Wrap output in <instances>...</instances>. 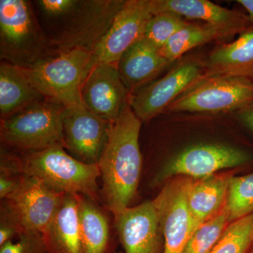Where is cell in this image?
<instances>
[{
  "mask_svg": "<svg viewBox=\"0 0 253 253\" xmlns=\"http://www.w3.org/2000/svg\"><path fill=\"white\" fill-rule=\"evenodd\" d=\"M38 21L60 53L91 51L111 27L126 0H35Z\"/></svg>",
  "mask_w": 253,
  "mask_h": 253,
  "instance_id": "6da1fadb",
  "label": "cell"
},
{
  "mask_svg": "<svg viewBox=\"0 0 253 253\" xmlns=\"http://www.w3.org/2000/svg\"><path fill=\"white\" fill-rule=\"evenodd\" d=\"M142 122L127 104L111 123L109 139L98 165L106 207L113 214L129 207L142 168L139 133Z\"/></svg>",
  "mask_w": 253,
  "mask_h": 253,
  "instance_id": "7a4b0ae2",
  "label": "cell"
},
{
  "mask_svg": "<svg viewBox=\"0 0 253 253\" xmlns=\"http://www.w3.org/2000/svg\"><path fill=\"white\" fill-rule=\"evenodd\" d=\"M60 54L41 27L32 1H0L1 62L33 70Z\"/></svg>",
  "mask_w": 253,
  "mask_h": 253,
  "instance_id": "3957f363",
  "label": "cell"
},
{
  "mask_svg": "<svg viewBox=\"0 0 253 253\" xmlns=\"http://www.w3.org/2000/svg\"><path fill=\"white\" fill-rule=\"evenodd\" d=\"M21 158L25 174L37 176L56 192L82 195L95 202L98 199L99 165L78 161L63 144L23 152Z\"/></svg>",
  "mask_w": 253,
  "mask_h": 253,
  "instance_id": "277c9868",
  "label": "cell"
},
{
  "mask_svg": "<svg viewBox=\"0 0 253 253\" xmlns=\"http://www.w3.org/2000/svg\"><path fill=\"white\" fill-rule=\"evenodd\" d=\"M65 109L62 104L45 99L1 120V144L22 152L41 151L54 145H63Z\"/></svg>",
  "mask_w": 253,
  "mask_h": 253,
  "instance_id": "5b68a950",
  "label": "cell"
},
{
  "mask_svg": "<svg viewBox=\"0 0 253 253\" xmlns=\"http://www.w3.org/2000/svg\"><path fill=\"white\" fill-rule=\"evenodd\" d=\"M253 104V81L224 75L204 76L168 106L171 112L217 113Z\"/></svg>",
  "mask_w": 253,
  "mask_h": 253,
  "instance_id": "8992f818",
  "label": "cell"
},
{
  "mask_svg": "<svg viewBox=\"0 0 253 253\" xmlns=\"http://www.w3.org/2000/svg\"><path fill=\"white\" fill-rule=\"evenodd\" d=\"M91 53L83 49L72 50L61 53L35 69L23 70L46 99L66 108L81 106L83 105L81 86Z\"/></svg>",
  "mask_w": 253,
  "mask_h": 253,
  "instance_id": "52a82bcc",
  "label": "cell"
},
{
  "mask_svg": "<svg viewBox=\"0 0 253 253\" xmlns=\"http://www.w3.org/2000/svg\"><path fill=\"white\" fill-rule=\"evenodd\" d=\"M251 159L248 151L217 144L195 145L176 155L158 172L156 182L177 176L202 179L221 169L243 166Z\"/></svg>",
  "mask_w": 253,
  "mask_h": 253,
  "instance_id": "ba28073f",
  "label": "cell"
},
{
  "mask_svg": "<svg viewBox=\"0 0 253 253\" xmlns=\"http://www.w3.org/2000/svg\"><path fill=\"white\" fill-rule=\"evenodd\" d=\"M152 16L149 0H126L111 27L91 51L85 78L93 68L99 65L116 66L123 53L144 36Z\"/></svg>",
  "mask_w": 253,
  "mask_h": 253,
  "instance_id": "9c48e42d",
  "label": "cell"
},
{
  "mask_svg": "<svg viewBox=\"0 0 253 253\" xmlns=\"http://www.w3.org/2000/svg\"><path fill=\"white\" fill-rule=\"evenodd\" d=\"M204 76V64L187 60L163 77L134 91L129 96V104L141 122H149L167 110L179 95Z\"/></svg>",
  "mask_w": 253,
  "mask_h": 253,
  "instance_id": "30bf717a",
  "label": "cell"
},
{
  "mask_svg": "<svg viewBox=\"0 0 253 253\" xmlns=\"http://www.w3.org/2000/svg\"><path fill=\"white\" fill-rule=\"evenodd\" d=\"M191 179L184 176L169 179L154 200L164 239L163 253H182L196 231L187 200Z\"/></svg>",
  "mask_w": 253,
  "mask_h": 253,
  "instance_id": "8fae6325",
  "label": "cell"
},
{
  "mask_svg": "<svg viewBox=\"0 0 253 253\" xmlns=\"http://www.w3.org/2000/svg\"><path fill=\"white\" fill-rule=\"evenodd\" d=\"M111 123L84 105L66 108L63 114L65 149L81 162L98 164L109 139Z\"/></svg>",
  "mask_w": 253,
  "mask_h": 253,
  "instance_id": "7c38bea8",
  "label": "cell"
},
{
  "mask_svg": "<svg viewBox=\"0 0 253 253\" xmlns=\"http://www.w3.org/2000/svg\"><path fill=\"white\" fill-rule=\"evenodd\" d=\"M64 195L51 189L37 176L25 174L16 189L4 200L17 216L23 230L43 234Z\"/></svg>",
  "mask_w": 253,
  "mask_h": 253,
  "instance_id": "4fadbf2b",
  "label": "cell"
},
{
  "mask_svg": "<svg viewBox=\"0 0 253 253\" xmlns=\"http://www.w3.org/2000/svg\"><path fill=\"white\" fill-rule=\"evenodd\" d=\"M114 217L125 253H163L164 239L154 201L126 208Z\"/></svg>",
  "mask_w": 253,
  "mask_h": 253,
  "instance_id": "5bb4252c",
  "label": "cell"
},
{
  "mask_svg": "<svg viewBox=\"0 0 253 253\" xmlns=\"http://www.w3.org/2000/svg\"><path fill=\"white\" fill-rule=\"evenodd\" d=\"M129 96L116 65L96 66L88 73L81 86L83 105L110 123L121 116L129 104Z\"/></svg>",
  "mask_w": 253,
  "mask_h": 253,
  "instance_id": "9a60e30c",
  "label": "cell"
},
{
  "mask_svg": "<svg viewBox=\"0 0 253 253\" xmlns=\"http://www.w3.org/2000/svg\"><path fill=\"white\" fill-rule=\"evenodd\" d=\"M171 63L142 37L123 53L116 66L131 95L154 81Z\"/></svg>",
  "mask_w": 253,
  "mask_h": 253,
  "instance_id": "2e32d148",
  "label": "cell"
},
{
  "mask_svg": "<svg viewBox=\"0 0 253 253\" xmlns=\"http://www.w3.org/2000/svg\"><path fill=\"white\" fill-rule=\"evenodd\" d=\"M204 67V76L224 75L253 81V24L236 41L213 50Z\"/></svg>",
  "mask_w": 253,
  "mask_h": 253,
  "instance_id": "e0dca14e",
  "label": "cell"
},
{
  "mask_svg": "<svg viewBox=\"0 0 253 253\" xmlns=\"http://www.w3.org/2000/svg\"><path fill=\"white\" fill-rule=\"evenodd\" d=\"M149 5L153 15L171 12L183 18L201 20L211 24L245 28L252 25L248 14L221 7L208 0H149Z\"/></svg>",
  "mask_w": 253,
  "mask_h": 253,
  "instance_id": "ac0fdd59",
  "label": "cell"
},
{
  "mask_svg": "<svg viewBox=\"0 0 253 253\" xmlns=\"http://www.w3.org/2000/svg\"><path fill=\"white\" fill-rule=\"evenodd\" d=\"M42 236L48 253H83L78 195L63 196L56 214Z\"/></svg>",
  "mask_w": 253,
  "mask_h": 253,
  "instance_id": "d6986e66",
  "label": "cell"
},
{
  "mask_svg": "<svg viewBox=\"0 0 253 253\" xmlns=\"http://www.w3.org/2000/svg\"><path fill=\"white\" fill-rule=\"evenodd\" d=\"M231 177L227 173L191 179L187 200L196 230L225 206Z\"/></svg>",
  "mask_w": 253,
  "mask_h": 253,
  "instance_id": "ffe728a7",
  "label": "cell"
},
{
  "mask_svg": "<svg viewBox=\"0 0 253 253\" xmlns=\"http://www.w3.org/2000/svg\"><path fill=\"white\" fill-rule=\"evenodd\" d=\"M46 98L22 68L1 62L0 66V117L6 119Z\"/></svg>",
  "mask_w": 253,
  "mask_h": 253,
  "instance_id": "44dd1931",
  "label": "cell"
},
{
  "mask_svg": "<svg viewBox=\"0 0 253 253\" xmlns=\"http://www.w3.org/2000/svg\"><path fill=\"white\" fill-rule=\"evenodd\" d=\"M230 25H217L205 23L195 25L189 23L177 32L164 46L160 53L168 61L173 62L190 50L224 37L241 34L247 29Z\"/></svg>",
  "mask_w": 253,
  "mask_h": 253,
  "instance_id": "7402d4cb",
  "label": "cell"
},
{
  "mask_svg": "<svg viewBox=\"0 0 253 253\" xmlns=\"http://www.w3.org/2000/svg\"><path fill=\"white\" fill-rule=\"evenodd\" d=\"M78 201L83 253H106L110 234L107 218L93 200L78 195Z\"/></svg>",
  "mask_w": 253,
  "mask_h": 253,
  "instance_id": "603a6c76",
  "label": "cell"
},
{
  "mask_svg": "<svg viewBox=\"0 0 253 253\" xmlns=\"http://www.w3.org/2000/svg\"><path fill=\"white\" fill-rule=\"evenodd\" d=\"M229 224V213L225 204L218 214L195 231L182 253H211Z\"/></svg>",
  "mask_w": 253,
  "mask_h": 253,
  "instance_id": "cb8c5ba5",
  "label": "cell"
},
{
  "mask_svg": "<svg viewBox=\"0 0 253 253\" xmlns=\"http://www.w3.org/2000/svg\"><path fill=\"white\" fill-rule=\"evenodd\" d=\"M229 223L253 214V172L231 178L226 202Z\"/></svg>",
  "mask_w": 253,
  "mask_h": 253,
  "instance_id": "d4e9b609",
  "label": "cell"
},
{
  "mask_svg": "<svg viewBox=\"0 0 253 253\" xmlns=\"http://www.w3.org/2000/svg\"><path fill=\"white\" fill-rule=\"evenodd\" d=\"M253 242V214L233 221L210 253H247Z\"/></svg>",
  "mask_w": 253,
  "mask_h": 253,
  "instance_id": "484cf974",
  "label": "cell"
},
{
  "mask_svg": "<svg viewBox=\"0 0 253 253\" xmlns=\"http://www.w3.org/2000/svg\"><path fill=\"white\" fill-rule=\"evenodd\" d=\"M189 23L174 13H158L153 15L149 20L143 37L155 47L161 49L172 37Z\"/></svg>",
  "mask_w": 253,
  "mask_h": 253,
  "instance_id": "4316f807",
  "label": "cell"
},
{
  "mask_svg": "<svg viewBox=\"0 0 253 253\" xmlns=\"http://www.w3.org/2000/svg\"><path fill=\"white\" fill-rule=\"evenodd\" d=\"M25 175L21 156L1 149L0 199L1 201L16 189Z\"/></svg>",
  "mask_w": 253,
  "mask_h": 253,
  "instance_id": "83f0119b",
  "label": "cell"
},
{
  "mask_svg": "<svg viewBox=\"0 0 253 253\" xmlns=\"http://www.w3.org/2000/svg\"><path fill=\"white\" fill-rule=\"evenodd\" d=\"M0 253H48L44 237L38 231H24L16 242L12 240L0 246Z\"/></svg>",
  "mask_w": 253,
  "mask_h": 253,
  "instance_id": "f1b7e54d",
  "label": "cell"
},
{
  "mask_svg": "<svg viewBox=\"0 0 253 253\" xmlns=\"http://www.w3.org/2000/svg\"><path fill=\"white\" fill-rule=\"evenodd\" d=\"M24 231L19 219L7 203L2 200L0 209V246Z\"/></svg>",
  "mask_w": 253,
  "mask_h": 253,
  "instance_id": "f546056e",
  "label": "cell"
},
{
  "mask_svg": "<svg viewBox=\"0 0 253 253\" xmlns=\"http://www.w3.org/2000/svg\"><path fill=\"white\" fill-rule=\"evenodd\" d=\"M238 117L246 127L253 131V104L239 110Z\"/></svg>",
  "mask_w": 253,
  "mask_h": 253,
  "instance_id": "4dcf8cb0",
  "label": "cell"
},
{
  "mask_svg": "<svg viewBox=\"0 0 253 253\" xmlns=\"http://www.w3.org/2000/svg\"><path fill=\"white\" fill-rule=\"evenodd\" d=\"M236 2L241 4L248 13L250 21L253 24V0H238Z\"/></svg>",
  "mask_w": 253,
  "mask_h": 253,
  "instance_id": "1f68e13d",
  "label": "cell"
},
{
  "mask_svg": "<svg viewBox=\"0 0 253 253\" xmlns=\"http://www.w3.org/2000/svg\"><path fill=\"white\" fill-rule=\"evenodd\" d=\"M117 253H123V252H118Z\"/></svg>",
  "mask_w": 253,
  "mask_h": 253,
  "instance_id": "d6a6232c",
  "label": "cell"
},
{
  "mask_svg": "<svg viewBox=\"0 0 253 253\" xmlns=\"http://www.w3.org/2000/svg\"><path fill=\"white\" fill-rule=\"evenodd\" d=\"M251 253H253V249L252 252H251Z\"/></svg>",
  "mask_w": 253,
  "mask_h": 253,
  "instance_id": "836d02e7",
  "label": "cell"
}]
</instances>
